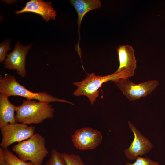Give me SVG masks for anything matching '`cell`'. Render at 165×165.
<instances>
[{
  "instance_id": "2",
  "label": "cell",
  "mask_w": 165,
  "mask_h": 165,
  "mask_svg": "<svg viewBox=\"0 0 165 165\" xmlns=\"http://www.w3.org/2000/svg\"><path fill=\"white\" fill-rule=\"evenodd\" d=\"M0 93L9 97L18 96L26 98L27 100H37L39 101L50 103L60 102L74 105L66 100L55 97L45 92H34L30 91L20 84L14 75H6L2 78L0 76Z\"/></svg>"
},
{
  "instance_id": "17",
  "label": "cell",
  "mask_w": 165,
  "mask_h": 165,
  "mask_svg": "<svg viewBox=\"0 0 165 165\" xmlns=\"http://www.w3.org/2000/svg\"><path fill=\"white\" fill-rule=\"evenodd\" d=\"M134 163L127 162L126 165H160L158 162L153 161L150 158L138 156Z\"/></svg>"
},
{
  "instance_id": "3",
  "label": "cell",
  "mask_w": 165,
  "mask_h": 165,
  "mask_svg": "<svg viewBox=\"0 0 165 165\" xmlns=\"http://www.w3.org/2000/svg\"><path fill=\"white\" fill-rule=\"evenodd\" d=\"M12 150L20 160L31 161L35 165H41L49 153L45 146V139L37 133L28 139L14 145Z\"/></svg>"
},
{
  "instance_id": "1",
  "label": "cell",
  "mask_w": 165,
  "mask_h": 165,
  "mask_svg": "<svg viewBox=\"0 0 165 165\" xmlns=\"http://www.w3.org/2000/svg\"><path fill=\"white\" fill-rule=\"evenodd\" d=\"M54 111L50 103L24 100L20 105L16 107L15 118L17 123L38 124L53 118Z\"/></svg>"
},
{
  "instance_id": "4",
  "label": "cell",
  "mask_w": 165,
  "mask_h": 165,
  "mask_svg": "<svg viewBox=\"0 0 165 165\" xmlns=\"http://www.w3.org/2000/svg\"><path fill=\"white\" fill-rule=\"evenodd\" d=\"M129 78L126 74L120 73L105 76H97L94 73L87 74L86 78L80 82H74L73 84L77 89L73 93L75 96L84 95L88 98L91 104H93L99 96V89L105 82L109 81H114L120 79Z\"/></svg>"
},
{
  "instance_id": "14",
  "label": "cell",
  "mask_w": 165,
  "mask_h": 165,
  "mask_svg": "<svg viewBox=\"0 0 165 165\" xmlns=\"http://www.w3.org/2000/svg\"><path fill=\"white\" fill-rule=\"evenodd\" d=\"M4 152L6 165H35L31 161L27 162L21 160L8 148L4 149Z\"/></svg>"
},
{
  "instance_id": "15",
  "label": "cell",
  "mask_w": 165,
  "mask_h": 165,
  "mask_svg": "<svg viewBox=\"0 0 165 165\" xmlns=\"http://www.w3.org/2000/svg\"><path fill=\"white\" fill-rule=\"evenodd\" d=\"M45 165H67L62 153L56 150H52L51 156Z\"/></svg>"
},
{
  "instance_id": "12",
  "label": "cell",
  "mask_w": 165,
  "mask_h": 165,
  "mask_svg": "<svg viewBox=\"0 0 165 165\" xmlns=\"http://www.w3.org/2000/svg\"><path fill=\"white\" fill-rule=\"evenodd\" d=\"M70 2L76 10L78 16L77 24L79 28V39L76 48L80 49L79 42L80 40V29L82 19L88 12L100 8L101 3L99 0H71Z\"/></svg>"
},
{
  "instance_id": "9",
  "label": "cell",
  "mask_w": 165,
  "mask_h": 165,
  "mask_svg": "<svg viewBox=\"0 0 165 165\" xmlns=\"http://www.w3.org/2000/svg\"><path fill=\"white\" fill-rule=\"evenodd\" d=\"M31 46V44L26 46H23L19 42H16L14 49L7 55L3 63L5 68L16 70L19 75L24 78L26 75L25 69L26 56Z\"/></svg>"
},
{
  "instance_id": "13",
  "label": "cell",
  "mask_w": 165,
  "mask_h": 165,
  "mask_svg": "<svg viewBox=\"0 0 165 165\" xmlns=\"http://www.w3.org/2000/svg\"><path fill=\"white\" fill-rule=\"evenodd\" d=\"M8 97L4 94H0V128L10 123H17L14 115L17 106L12 104Z\"/></svg>"
},
{
  "instance_id": "5",
  "label": "cell",
  "mask_w": 165,
  "mask_h": 165,
  "mask_svg": "<svg viewBox=\"0 0 165 165\" xmlns=\"http://www.w3.org/2000/svg\"><path fill=\"white\" fill-rule=\"evenodd\" d=\"M35 128L23 123H9L0 128L2 140L0 144L4 149L12 144L26 140L34 134Z\"/></svg>"
},
{
  "instance_id": "19",
  "label": "cell",
  "mask_w": 165,
  "mask_h": 165,
  "mask_svg": "<svg viewBox=\"0 0 165 165\" xmlns=\"http://www.w3.org/2000/svg\"><path fill=\"white\" fill-rule=\"evenodd\" d=\"M0 165H6L4 149L0 148Z\"/></svg>"
},
{
  "instance_id": "18",
  "label": "cell",
  "mask_w": 165,
  "mask_h": 165,
  "mask_svg": "<svg viewBox=\"0 0 165 165\" xmlns=\"http://www.w3.org/2000/svg\"><path fill=\"white\" fill-rule=\"evenodd\" d=\"M11 40H8L3 41L0 44V62H3L5 61L6 57L8 54L7 52L10 50L11 48L10 47Z\"/></svg>"
},
{
  "instance_id": "8",
  "label": "cell",
  "mask_w": 165,
  "mask_h": 165,
  "mask_svg": "<svg viewBox=\"0 0 165 165\" xmlns=\"http://www.w3.org/2000/svg\"><path fill=\"white\" fill-rule=\"evenodd\" d=\"M128 123L134 134V138L130 146L125 149L124 152L128 159L133 160L139 156L148 153L153 146L149 140L144 136L130 121H128Z\"/></svg>"
},
{
  "instance_id": "10",
  "label": "cell",
  "mask_w": 165,
  "mask_h": 165,
  "mask_svg": "<svg viewBox=\"0 0 165 165\" xmlns=\"http://www.w3.org/2000/svg\"><path fill=\"white\" fill-rule=\"evenodd\" d=\"M119 66L115 72L123 73L129 78L134 75L137 68L134 51L132 47L128 45H119L117 48Z\"/></svg>"
},
{
  "instance_id": "16",
  "label": "cell",
  "mask_w": 165,
  "mask_h": 165,
  "mask_svg": "<svg viewBox=\"0 0 165 165\" xmlns=\"http://www.w3.org/2000/svg\"><path fill=\"white\" fill-rule=\"evenodd\" d=\"M62 154L67 165H85L79 155L66 153Z\"/></svg>"
},
{
  "instance_id": "6",
  "label": "cell",
  "mask_w": 165,
  "mask_h": 165,
  "mask_svg": "<svg viewBox=\"0 0 165 165\" xmlns=\"http://www.w3.org/2000/svg\"><path fill=\"white\" fill-rule=\"evenodd\" d=\"M114 82L125 97L134 101L150 94L159 85L157 81L150 80L136 84L128 79H120Z\"/></svg>"
},
{
  "instance_id": "11",
  "label": "cell",
  "mask_w": 165,
  "mask_h": 165,
  "mask_svg": "<svg viewBox=\"0 0 165 165\" xmlns=\"http://www.w3.org/2000/svg\"><path fill=\"white\" fill-rule=\"evenodd\" d=\"M52 2H47L41 0H31L27 2L24 7L20 10L15 11L16 14L30 12L41 15L46 22L50 19L55 20L56 12L51 6Z\"/></svg>"
},
{
  "instance_id": "7",
  "label": "cell",
  "mask_w": 165,
  "mask_h": 165,
  "mask_svg": "<svg viewBox=\"0 0 165 165\" xmlns=\"http://www.w3.org/2000/svg\"><path fill=\"white\" fill-rule=\"evenodd\" d=\"M72 138L75 147L84 150L94 149L99 146L101 142L102 136L97 130L83 127L77 130Z\"/></svg>"
}]
</instances>
